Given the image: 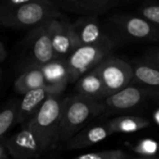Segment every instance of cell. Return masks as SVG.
I'll return each mask as SVG.
<instances>
[{"label": "cell", "mask_w": 159, "mask_h": 159, "mask_svg": "<svg viewBox=\"0 0 159 159\" xmlns=\"http://www.w3.org/2000/svg\"><path fill=\"white\" fill-rule=\"evenodd\" d=\"M112 21L125 37L137 41L159 42V25L142 15H116Z\"/></svg>", "instance_id": "obj_7"}, {"label": "cell", "mask_w": 159, "mask_h": 159, "mask_svg": "<svg viewBox=\"0 0 159 159\" xmlns=\"http://www.w3.org/2000/svg\"><path fill=\"white\" fill-rule=\"evenodd\" d=\"M25 40L29 47L27 57L28 61L25 68L41 66L56 58L52 41L46 23L32 29Z\"/></svg>", "instance_id": "obj_9"}, {"label": "cell", "mask_w": 159, "mask_h": 159, "mask_svg": "<svg viewBox=\"0 0 159 159\" xmlns=\"http://www.w3.org/2000/svg\"><path fill=\"white\" fill-rule=\"evenodd\" d=\"M60 14L50 0H33L15 7L0 9V23L14 29H34Z\"/></svg>", "instance_id": "obj_3"}, {"label": "cell", "mask_w": 159, "mask_h": 159, "mask_svg": "<svg viewBox=\"0 0 159 159\" xmlns=\"http://www.w3.org/2000/svg\"><path fill=\"white\" fill-rule=\"evenodd\" d=\"M0 159L7 158L10 155L7 146V140L5 138H0Z\"/></svg>", "instance_id": "obj_26"}, {"label": "cell", "mask_w": 159, "mask_h": 159, "mask_svg": "<svg viewBox=\"0 0 159 159\" xmlns=\"http://www.w3.org/2000/svg\"><path fill=\"white\" fill-rule=\"evenodd\" d=\"M51 94H61V92L49 88H40L24 93L20 101L17 123H27Z\"/></svg>", "instance_id": "obj_12"}, {"label": "cell", "mask_w": 159, "mask_h": 159, "mask_svg": "<svg viewBox=\"0 0 159 159\" xmlns=\"http://www.w3.org/2000/svg\"><path fill=\"white\" fill-rule=\"evenodd\" d=\"M7 51L6 50V48H5V45L3 42L0 43V61L1 62H4L5 60L7 59Z\"/></svg>", "instance_id": "obj_27"}, {"label": "cell", "mask_w": 159, "mask_h": 159, "mask_svg": "<svg viewBox=\"0 0 159 159\" xmlns=\"http://www.w3.org/2000/svg\"><path fill=\"white\" fill-rule=\"evenodd\" d=\"M154 119H155L156 123L159 125V108L155 112V114H154Z\"/></svg>", "instance_id": "obj_29"}, {"label": "cell", "mask_w": 159, "mask_h": 159, "mask_svg": "<svg viewBox=\"0 0 159 159\" xmlns=\"http://www.w3.org/2000/svg\"><path fill=\"white\" fill-rule=\"evenodd\" d=\"M43 72L47 84L61 92L70 83V75L66 59L55 58L39 66Z\"/></svg>", "instance_id": "obj_14"}, {"label": "cell", "mask_w": 159, "mask_h": 159, "mask_svg": "<svg viewBox=\"0 0 159 159\" xmlns=\"http://www.w3.org/2000/svg\"><path fill=\"white\" fill-rule=\"evenodd\" d=\"M151 96L150 89L136 84H129L126 88L107 96L103 101V114L107 116L123 115L135 110Z\"/></svg>", "instance_id": "obj_5"}, {"label": "cell", "mask_w": 159, "mask_h": 159, "mask_svg": "<svg viewBox=\"0 0 159 159\" xmlns=\"http://www.w3.org/2000/svg\"><path fill=\"white\" fill-rule=\"evenodd\" d=\"M112 40L90 45L78 46L67 58L70 83L77 81L83 75L96 68L113 49Z\"/></svg>", "instance_id": "obj_4"}, {"label": "cell", "mask_w": 159, "mask_h": 159, "mask_svg": "<svg viewBox=\"0 0 159 159\" xmlns=\"http://www.w3.org/2000/svg\"><path fill=\"white\" fill-rule=\"evenodd\" d=\"M75 90L77 94L98 101H103L109 96L107 89L95 68L83 75L76 81Z\"/></svg>", "instance_id": "obj_15"}, {"label": "cell", "mask_w": 159, "mask_h": 159, "mask_svg": "<svg viewBox=\"0 0 159 159\" xmlns=\"http://www.w3.org/2000/svg\"><path fill=\"white\" fill-rule=\"evenodd\" d=\"M30 1H33V0H2L0 9L15 7L20 5H23L25 3H28Z\"/></svg>", "instance_id": "obj_25"}, {"label": "cell", "mask_w": 159, "mask_h": 159, "mask_svg": "<svg viewBox=\"0 0 159 159\" xmlns=\"http://www.w3.org/2000/svg\"><path fill=\"white\" fill-rule=\"evenodd\" d=\"M73 25L79 46L103 43L111 40L102 31L96 15H82Z\"/></svg>", "instance_id": "obj_11"}, {"label": "cell", "mask_w": 159, "mask_h": 159, "mask_svg": "<svg viewBox=\"0 0 159 159\" xmlns=\"http://www.w3.org/2000/svg\"><path fill=\"white\" fill-rule=\"evenodd\" d=\"M46 24L56 58L66 59L79 46L73 23L60 14L49 20Z\"/></svg>", "instance_id": "obj_8"}, {"label": "cell", "mask_w": 159, "mask_h": 159, "mask_svg": "<svg viewBox=\"0 0 159 159\" xmlns=\"http://www.w3.org/2000/svg\"><path fill=\"white\" fill-rule=\"evenodd\" d=\"M40 88H49L62 93L61 91L54 88H51L47 84L43 72L39 66L24 68L22 73L18 76L16 81L14 82V89L16 90V92L22 95L30 90Z\"/></svg>", "instance_id": "obj_17"}, {"label": "cell", "mask_w": 159, "mask_h": 159, "mask_svg": "<svg viewBox=\"0 0 159 159\" xmlns=\"http://www.w3.org/2000/svg\"><path fill=\"white\" fill-rule=\"evenodd\" d=\"M114 133H132L146 129L150 122L138 116H119L107 122Z\"/></svg>", "instance_id": "obj_19"}, {"label": "cell", "mask_w": 159, "mask_h": 159, "mask_svg": "<svg viewBox=\"0 0 159 159\" xmlns=\"http://www.w3.org/2000/svg\"><path fill=\"white\" fill-rule=\"evenodd\" d=\"M112 134H114V132L108 123L93 125L79 130L69 141H67L66 148L68 150L83 149L105 140Z\"/></svg>", "instance_id": "obj_13"}, {"label": "cell", "mask_w": 159, "mask_h": 159, "mask_svg": "<svg viewBox=\"0 0 159 159\" xmlns=\"http://www.w3.org/2000/svg\"><path fill=\"white\" fill-rule=\"evenodd\" d=\"M109 95L126 88L132 82V64L117 57L109 55L95 68Z\"/></svg>", "instance_id": "obj_6"}, {"label": "cell", "mask_w": 159, "mask_h": 159, "mask_svg": "<svg viewBox=\"0 0 159 159\" xmlns=\"http://www.w3.org/2000/svg\"><path fill=\"white\" fill-rule=\"evenodd\" d=\"M143 60L159 67V47L147 50Z\"/></svg>", "instance_id": "obj_24"}, {"label": "cell", "mask_w": 159, "mask_h": 159, "mask_svg": "<svg viewBox=\"0 0 159 159\" xmlns=\"http://www.w3.org/2000/svg\"><path fill=\"white\" fill-rule=\"evenodd\" d=\"M64 103L61 93L49 95L36 114L24 124L35 134L43 153L56 145Z\"/></svg>", "instance_id": "obj_2"}, {"label": "cell", "mask_w": 159, "mask_h": 159, "mask_svg": "<svg viewBox=\"0 0 159 159\" xmlns=\"http://www.w3.org/2000/svg\"><path fill=\"white\" fill-rule=\"evenodd\" d=\"M133 151L143 157H157V154L159 151V144L152 139H144L138 143Z\"/></svg>", "instance_id": "obj_22"}, {"label": "cell", "mask_w": 159, "mask_h": 159, "mask_svg": "<svg viewBox=\"0 0 159 159\" xmlns=\"http://www.w3.org/2000/svg\"><path fill=\"white\" fill-rule=\"evenodd\" d=\"M132 84L147 89H159V67L143 59L132 64Z\"/></svg>", "instance_id": "obj_18"}, {"label": "cell", "mask_w": 159, "mask_h": 159, "mask_svg": "<svg viewBox=\"0 0 159 159\" xmlns=\"http://www.w3.org/2000/svg\"><path fill=\"white\" fill-rule=\"evenodd\" d=\"M7 146L10 157L15 159L37 158L43 154L35 134L26 126L7 140Z\"/></svg>", "instance_id": "obj_10"}, {"label": "cell", "mask_w": 159, "mask_h": 159, "mask_svg": "<svg viewBox=\"0 0 159 159\" xmlns=\"http://www.w3.org/2000/svg\"><path fill=\"white\" fill-rule=\"evenodd\" d=\"M103 111L102 101L90 99L77 93L65 98L56 144L69 141L92 118L103 114Z\"/></svg>", "instance_id": "obj_1"}, {"label": "cell", "mask_w": 159, "mask_h": 159, "mask_svg": "<svg viewBox=\"0 0 159 159\" xmlns=\"http://www.w3.org/2000/svg\"><path fill=\"white\" fill-rule=\"evenodd\" d=\"M130 156L123 150H102L98 152H91L76 157V159H126L129 158Z\"/></svg>", "instance_id": "obj_21"}, {"label": "cell", "mask_w": 159, "mask_h": 159, "mask_svg": "<svg viewBox=\"0 0 159 159\" xmlns=\"http://www.w3.org/2000/svg\"><path fill=\"white\" fill-rule=\"evenodd\" d=\"M60 6L70 12L80 15H97L105 12L115 0H59Z\"/></svg>", "instance_id": "obj_16"}, {"label": "cell", "mask_w": 159, "mask_h": 159, "mask_svg": "<svg viewBox=\"0 0 159 159\" xmlns=\"http://www.w3.org/2000/svg\"><path fill=\"white\" fill-rule=\"evenodd\" d=\"M20 101L7 103L0 113V138H5L12 125L17 124Z\"/></svg>", "instance_id": "obj_20"}, {"label": "cell", "mask_w": 159, "mask_h": 159, "mask_svg": "<svg viewBox=\"0 0 159 159\" xmlns=\"http://www.w3.org/2000/svg\"><path fill=\"white\" fill-rule=\"evenodd\" d=\"M138 12L140 15L159 25V2H148L143 5Z\"/></svg>", "instance_id": "obj_23"}, {"label": "cell", "mask_w": 159, "mask_h": 159, "mask_svg": "<svg viewBox=\"0 0 159 159\" xmlns=\"http://www.w3.org/2000/svg\"><path fill=\"white\" fill-rule=\"evenodd\" d=\"M151 92V97L159 98V89H149Z\"/></svg>", "instance_id": "obj_28"}]
</instances>
